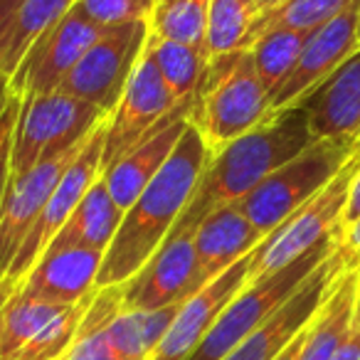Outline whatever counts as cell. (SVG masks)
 <instances>
[{"label": "cell", "instance_id": "6da1fadb", "mask_svg": "<svg viewBox=\"0 0 360 360\" xmlns=\"http://www.w3.org/2000/svg\"><path fill=\"white\" fill-rule=\"evenodd\" d=\"M210 158V146L188 121L170 158L136 198L134 205L124 212L121 227L104 255L96 289L121 286L139 274L141 266L155 255L180 215L186 212Z\"/></svg>", "mask_w": 360, "mask_h": 360}, {"label": "cell", "instance_id": "7a4b0ae2", "mask_svg": "<svg viewBox=\"0 0 360 360\" xmlns=\"http://www.w3.org/2000/svg\"><path fill=\"white\" fill-rule=\"evenodd\" d=\"M314 141L309 114L304 106H289L269 114L259 126L230 141L212 153L186 212L175 227L195 232V227L222 205L240 202L276 168L304 153Z\"/></svg>", "mask_w": 360, "mask_h": 360}, {"label": "cell", "instance_id": "3957f363", "mask_svg": "<svg viewBox=\"0 0 360 360\" xmlns=\"http://www.w3.org/2000/svg\"><path fill=\"white\" fill-rule=\"evenodd\" d=\"M269 101L252 52L237 50L210 60L205 86L188 121L200 131L212 153H217L230 141L259 126L271 114Z\"/></svg>", "mask_w": 360, "mask_h": 360}, {"label": "cell", "instance_id": "277c9868", "mask_svg": "<svg viewBox=\"0 0 360 360\" xmlns=\"http://www.w3.org/2000/svg\"><path fill=\"white\" fill-rule=\"evenodd\" d=\"M335 250H338V232L284 269L247 281L240 294L225 306L210 333L202 338V343L188 355V360H222L252 330L259 328L276 309H281Z\"/></svg>", "mask_w": 360, "mask_h": 360}, {"label": "cell", "instance_id": "5b68a950", "mask_svg": "<svg viewBox=\"0 0 360 360\" xmlns=\"http://www.w3.org/2000/svg\"><path fill=\"white\" fill-rule=\"evenodd\" d=\"M358 148L360 143H353V141H314L304 153H299L289 163L276 168L269 178L262 180L250 195L237 202V207L266 237L291 212L299 210L306 200L323 191Z\"/></svg>", "mask_w": 360, "mask_h": 360}, {"label": "cell", "instance_id": "8992f818", "mask_svg": "<svg viewBox=\"0 0 360 360\" xmlns=\"http://www.w3.org/2000/svg\"><path fill=\"white\" fill-rule=\"evenodd\" d=\"M106 116L65 91L22 96L13 143V178L82 146Z\"/></svg>", "mask_w": 360, "mask_h": 360}, {"label": "cell", "instance_id": "52a82bcc", "mask_svg": "<svg viewBox=\"0 0 360 360\" xmlns=\"http://www.w3.org/2000/svg\"><path fill=\"white\" fill-rule=\"evenodd\" d=\"M360 168V148L321 193L294 210L250 252V281L279 271L340 230L348 191Z\"/></svg>", "mask_w": 360, "mask_h": 360}, {"label": "cell", "instance_id": "ba28073f", "mask_svg": "<svg viewBox=\"0 0 360 360\" xmlns=\"http://www.w3.org/2000/svg\"><path fill=\"white\" fill-rule=\"evenodd\" d=\"M150 37L146 20L106 27L104 35L84 52L75 70L60 84V91L86 101L109 119L119 106L131 75Z\"/></svg>", "mask_w": 360, "mask_h": 360}, {"label": "cell", "instance_id": "9c48e42d", "mask_svg": "<svg viewBox=\"0 0 360 360\" xmlns=\"http://www.w3.org/2000/svg\"><path fill=\"white\" fill-rule=\"evenodd\" d=\"M91 299L50 304L15 289L0 311V360H60L77 338Z\"/></svg>", "mask_w": 360, "mask_h": 360}, {"label": "cell", "instance_id": "30bf717a", "mask_svg": "<svg viewBox=\"0 0 360 360\" xmlns=\"http://www.w3.org/2000/svg\"><path fill=\"white\" fill-rule=\"evenodd\" d=\"M198 99H188V101L175 99L168 86H165L155 62L143 50L129 84H126V91L121 96L119 106L106 119L101 173L111 163L124 158L146 136H150L163 124H168L175 114H180L183 109H193L198 104Z\"/></svg>", "mask_w": 360, "mask_h": 360}, {"label": "cell", "instance_id": "8fae6325", "mask_svg": "<svg viewBox=\"0 0 360 360\" xmlns=\"http://www.w3.org/2000/svg\"><path fill=\"white\" fill-rule=\"evenodd\" d=\"M205 286L198 266L195 232L173 227L155 255L121 284L124 309L155 311L178 306Z\"/></svg>", "mask_w": 360, "mask_h": 360}, {"label": "cell", "instance_id": "7c38bea8", "mask_svg": "<svg viewBox=\"0 0 360 360\" xmlns=\"http://www.w3.org/2000/svg\"><path fill=\"white\" fill-rule=\"evenodd\" d=\"M106 27L91 22L84 13L72 8L57 25H52L20 62L8 79V89L15 96H35L57 91L84 52L104 35Z\"/></svg>", "mask_w": 360, "mask_h": 360}, {"label": "cell", "instance_id": "4fadbf2b", "mask_svg": "<svg viewBox=\"0 0 360 360\" xmlns=\"http://www.w3.org/2000/svg\"><path fill=\"white\" fill-rule=\"evenodd\" d=\"M104 134H106V121L89 136V141L84 143L82 153L77 155V160L67 168V173L62 175L55 193L50 195V200L42 207L37 222L32 225L30 235L25 237L22 247L18 250L15 259H13L11 269H8V274H6L15 286L30 274V269L37 264V259L45 255L47 247H50L52 240L57 237V232L65 227V222L70 220L72 212L77 210V205H79L82 198L86 195V191L101 178Z\"/></svg>", "mask_w": 360, "mask_h": 360}, {"label": "cell", "instance_id": "5bb4252c", "mask_svg": "<svg viewBox=\"0 0 360 360\" xmlns=\"http://www.w3.org/2000/svg\"><path fill=\"white\" fill-rule=\"evenodd\" d=\"M345 269L340 250H335L281 309H276L259 328H255L222 360H276L284 348L311 323L316 311L330 294L335 279Z\"/></svg>", "mask_w": 360, "mask_h": 360}, {"label": "cell", "instance_id": "9a60e30c", "mask_svg": "<svg viewBox=\"0 0 360 360\" xmlns=\"http://www.w3.org/2000/svg\"><path fill=\"white\" fill-rule=\"evenodd\" d=\"M358 20L360 0H353L340 15L330 18L328 22L309 32V40L301 50L294 72L271 96V114L296 106L301 99H306L326 77L333 75L355 50H360Z\"/></svg>", "mask_w": 360, "mask_h": 360}, {"label": "cell", "instance_id": "2e32d148", "mask_svg": "<svg viewBox=\"0 0 360 360\" xmlns=\"http://www.w3.org/2000/svg\"><path fill=\"white\" fill-rule=\"evenodd\" d=\"M84 143L52 160L37 163L35 168H30L20 178H11L6 200H3V207H0V274L3 276L8 274L18 250L22 247L25 237L30 235L32 225L40 217L42 207L47 205L57 183L67 173V168L82 153Z\"/></svg>", "mask_w": 360, "mask_h": 360}, {"label": "cell", "instance_id": "e0dca14e", "mask_svg": "<svg viewBox=\"0 0 360 360\" xmlns=\"http://www.w3.org/2000/svg\"><path fill=\"white\" fill-rule=\"evenodd\" d=\"M247 281H250V255L222 271L220 276L210 279L200 291H195L191 299L178 306L168 333L150 355V360H188V355L202 343L225 306L240 294Z\"/></svg>", "mask_w": 360, "mask_h": 360}, {"label": "cell", "instance_id": "ac0fdd59", "mask_svg": "<svg viewBox=\"0 0 360 360\" xmlns=\"http://www.w3.org/2000/svg\"><path fill=\"white\" fill-rule=\"evenodd\" d=\"M104 255L89 247H50L18 289L50 304H82L96 294Z\"/></svg>", "mask_w": 360, "mask_h": 360}, {"label": "cell", "instance_id": "d6986e66", "mask_svg": "<svg viewBox=\"0 0 360 360\" xmlns=\"http://www.w3.org/2000/svg\"><path fill=\"white\" fill-rule=\"evenodd\" d=\"M299 106L309 114L316 139L360 143V50L301 99Z\"/></svg>", "mask_w": 360, "mask_h": 360}, {"label": "cell", "instance_id": "ffe728a7", "mask_svg": "<svg viewBox=\"0 0 360 360\" xmlns=\"http://www.w3.org/2000/svg\"><path fill=\"white\" fill-rule=\"evenodd\" d=\"M193 109H195V106H193ZM193 109H183L180 114H175L168 124H163L158 131L146 136V139L141 141V143H136L124 158L111 163L109 168L101 173L106 188H109V195L114 198V202L124 212L134 205L136 198L143 193V188L158 175V170L163 168L165 160L170 158V153H173L175 146H178L180 136L186 131Z\"/></svg>", "mask_w": 360, "mask_h": 360}, {"label": "cell", "instance_id": "44dd1931", "mask_svg": "<svg viewBox=\"0 0 360 360\" xmlns=\"http://www.w3.org/2000/svg\"><path fill=\"white\" fill-rule=\"evenodd\" d=\"M264 240L259 230L242 215L237 202L212 210L195 227V252L202 281H210L245 259Z\"/></svg>", "mask_w": 360, "mask_h": 360}, {"label": "cell", "instance_id": "7402d4cb", "mask_svg": "<svg viewBox=\"0 0 360 360\" xmlns=\"http://www.w3.org/2000/svg\"><path fill=\"white\" fill-rule=\"evenodd\" d=\"M355 291H358V269L345 266L306 328L299 360H333V355L353 330Z\"/></svg>", "mask_w": 360, "mask_h": 360}, {"label": "cell", "instance_id": "603a6c76", "mask_svg": "<svg viewBox=\"0 0 360 360\" xmlns=\"http://www.w3.org/2000/svg\"><path fill=\"white\" fill-rule=\"evenodd\" d=\"M124 220V210L109 195L104 178H99L86 191L77 210L65 222L50 247H89V250L106 252L116 237V230ZM47 247V250H50Z\"/></svg>", "mask_w": 360, "mask_h": 360}, {"label": "cell", "instance_id": "cb8c5ba5", "mask_svg": "<svg viewBox=\"0 0 360 360\" xmlns=\"http://www.w3.org/2000/svg\"><path fill=\"white\" fill-rule=\"evenodd\" d=\"M146 52L155 62L165 86L178 101L198 99L210 72V55L205 47L183 45V42L160 40L150 35Z\"/></svg>", "mask_w": 360, "mask_h": 360}, {"label": "cell", "instance_id": "d4e9b609", "mask_svg": "<svg viewBox=\"0 0 360 360\" xmlns=\"http://www.w3.org/2000/svg\"><path fill=\"white\" fill-rule=\"evenodd\" d=\"M178 306L155 311L119 309L106 321V335L126 360H150V355L168 333Z\"/></svg>", "mask_w": 360, "mask_h": 360}, {"label": "cell", "instance_id": "484cf974", "mask_svg": "<svg viewBox=\"0 0 360 360\" xmlns=\"http://www.w3.org/2000/svg\"><path fill=\"white\" fill-rule=\"evenodd\" d=\"M77 0H22L13 22L6 50L0 55V75L11 79L30 47L75 8Z\"/></svg>", "mask_w": 360, "mask_h": 360}, {"label": "cell", "instance_id": "4316f807", "mask_svg": "<svg viewBox=\"0 0 360 360\" xmlns=\"http://www.w3.org/2000/svg\"><path fill=\"white\" fill-rule=\"evenodd\" d=\"M119 309H124L121 286L96 289L89 309L82 319L79 330H77V338L72 340V345L60 360H126L106 335V321Z\"/></svg>", "mask_w": 360, "mask_h": 360}, {"label": "cell", "instance_id": "83f0119b", "mask_svg": "<svg viewBox=\"0 0 360 360\" xmlns=\"http://www.w3.org/2000/svg\"><path fill=\"white\" fill-rule=\"evenodd\" d=\"M306 40H309V32L306 30H296V27H271V30L262 32V35L247 47V50L252 52L257 75H259L269 99L279 91V86L284 84L291 72H294Z\"/></svg>", "mask_w": 360, "mask_h": 360}, {"label": "cell", "instance_id": "f1b7e54d", "mask_svg": "<svg viewBox=\"0 0 360 360\" xmlns=\"http://www.w3.org/2000/svg\"><path fill=\"white\" fill-rule=\"evenodd\" d=\"M257 18L259 11L255 0H212L205 35V50L210 60L247 50V37Z\"/></svg>", "mask_w": 360, "mask_h": 360}, {"label": "cell", "instance_id": "f546056e", "mask_svg": "<svg viewBox=\"0 0 360 360\" xmlns=\"http://www.w3.org/2000/svg\"><path fill=\"white\" fill-rule=\"evenodd\" d=\"M210 3L212 0H155V11L148 20L150 35L205 47Z\"/></svg>", "mask_w": 360, "mask_h": 360}, {"label": "cell", "instance_id": "4dcf8cb0", "mask_svg": "<svg viewBox=\"0 0 360 360\" xmlns=\"http://www.w3.org/2000/svg\"><path fill=\"white\" fill-rule=\"evenodd\" d=\"M353 0H286L281 6L259 13L247 37V47L271 27H296V30H316L319 25L328 22L330 18L340 15Z\"/></svg>", "mask_w": 360, "mask_h": 360}, {"label": "cell", "instance_id": "1f68e13d", "mask_svg": "<svg viewBox=\"0 0 360 360\" xmlns=\"http://www.w3.org/2000/svg\"><path fill=\"white\" fill-rule=\"evenodd\" d=\"M75 8L101 27L150 20L155 0H77Z\"/></svg>", "mask_w": 360, "mask_h": 360}, {"label": "cell", "instance_id": "d6a6232c", "mask_svg": "<svg viewBox=\"0 0 360 360\" xmlns=\"http://www.w3.org/2000/svg\"><path fill=\"white\" fill-rule=\"evenodd\" d=\"M18 116H20V96L11 94L0 111V207L13 178V143H15Z\"/></svg>", "mask_w": 360, "mask_h": 360}, {"label": "cell", "instance_id": "836d02e7", "mask_svg": "<svg viewBox=\"0 0 360 360\" xmlns=\"http://www.w3.org/2000/svg\"><path fill=\"white\" fill-rule=\"evenodd\" d=\"M338 250L343 255V262L348 269L360 266V222L348 230L338 232Z\"/></svg>", "mask_w": 360, "mask_h": 360}, {"label": "cell", "instance_id": "e575fe53", "mask_svg": "<svg viewBox=\"0 0 360 360\" xmlns=\"http://www.w3.org/2000/svg\"><path fill=\"white\" fill-rule=\"evenodd\" d=\"M360 222V168L355 173L353 183H350V191H348V202H345V210H343V217H340V230H348V227L358 225Z\"/></svg>", "mask_w": 360, "mask_h": 360}, {"label": "cell", "instance_id": "d590c367", "mask_svg": "<svg viewBox=\"0 0 360 360\" xmlns=\"http://www.w3.org/2000/svg\"><path fill=\"white\" fill-rule=\"evenodd\" d=\"M20 3L22 0H0V55L6 50V42H8V37H11L13 22H15Z\"/></svg>", "mask_w": 360, "mask_h": 360}, {"label": "cell", "instance_id": "8d00e7d4", "mask_svg": "<svg viewBox=\"0 0 360 360\" xmlns=\"http://www.w3.org/2000/svg\"><path fill=\"white\" fill-rule=\"evenodd\" d=\"M333 360H360V328L350 330V335L333 355Z\"/></svg>", "mask_w": 360, "mask_h": 360}, {"label": "cell", "instance_id": "74e56055", "mask_svg": "<svg viewBox=\"0 0 360 360\" xmlns=\"http://www.w3.org/2000/svg\"><path fill=\"white\" fill-rule=\"evenodd\" d=\"M306 328H309V326H306ZM306 328L301 330V333L296 335V338L291 340L289 345H286L284 353H281L276 360H299L301 358V350H304V340H306Z\"/></svg>", "mask_w": 360, "mask_h": 360}, {"label": "cell", "instance_id": "f35d334b", "mask_svg": "<svg viewBox=\"0 0 360 360\" xmlns=\"http://www.w3.org/2000/svg\"><path fill=\"white\" fill-rule=\"evenodd\" d=\"M15 289H18V286L13 284V281L8 279V276L0 274V311H3V306L8 304V299H11V296L15 294Z\"/></svg>", "mask_w": 360, "mask_h": 360}, {"label": "cell", "instance_id": "ab89813d", "mask_svg": "<svg viewBox=\"0 0 360 360\" xmlns=\"http://www.w3.org/2000/svg\"><path fill=\"white\" fill-rule=\"evenodd\" d=\"M353 328H360V266H358V291H355V311H353Z\"/></svg>", "mask_w": 360, "mask_h": 360}, {"label": "cell", "instance_id": "60d3db41", "mask_svg": "<svg viewBox=\"0 0 360 360\" xmlns=\"http://www.w3.org/2000/svg\"><path fill=\"white\" fill-rule=\"evenodd\" d=\"M281 3H286V0H255V6H257V11H259V13L271 11V8L281 6Z\"/></svg>", "mask_w": 360, "mask_h": 360}, {"label": "cell", "instance_id": "b9f144b4", "mask_svg": "<svg viewBox=\"0 0 360 360\" xmlns=\"http://www.w3.org/2000/svg\"><path fill=\"white\" fill-rule=\"evenodd\" d=\"M8 96H11V89H8V77L0 75V109L6 106Z\"/></svg>", "mask_w": 360, "mask_h": 360}, {"label": "cell", "instance_id": "7bdbcfd3", "mask_svg": "<svg viewBox=\"0 0 360 360\" xmlns=\"http://www.w3.org/2000/svg\"><path fill=\"white\" fill-rule=\"evenodd\" d=\"M358 40H360V20H358Z\"/></svg>", "mask_w": 360, "mask_h": 360}, {"label": "cell", "instance_id": "ee69618b", "mask_svg": "<svg viewBox=\"0 0 360 360\" xmlns=\"http://www.w3.org/2000/svg\"><path fill=\"white\" fill-rule=\"evenodd\" d=\"M0 111H3V109H0Z\"/></svg>", "mask_w": 360, "mask_h": 360}]
</instances>
